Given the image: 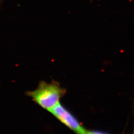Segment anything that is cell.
<instances>
[{"label":"cell","instance_id":"6da1fadb","mask_svg":"<svg viewBox=\"0 0 134 134\" xmlns=\"http://www.w3.org/2000/svg\"><path fill=\"white\" fill-rule=\"evenodd\" d=\"M66 93V90L57 81L48 83L41 81L35 90L29 91L26 94L40 107L50 112L60 103Z\"/></svg>","mask_w":134,"mask_h":134},{"label":"cell","instance_id":"7a4b0ae2","mask_svg":"<svg viewBox=\"0 0 134 134\" xmlns=\"http://www.w3.org/2000/svg\"><path fill=\"white\" fill-rule=\"evenodd\" d=\"M50 112L58 120L77 134H86L87 131L77 119L60 103L55 106Z\"/></svg>","mask_w":134,"mask_h":134},{"label":"cell","instance_id":"3957f363","mask_svg":"<svg viewBox=\"0 0 134 134\" xmlns=\"http://www.w3.org/2000/svg\"><path fill=\"white\" fill-rule=\"evenodd\" d=\"M86 134H107L99 131H87Z\"/></svg>","mask_w":134,"mask_h":134},{"label":"cell","instance_id":"277c9868","mask_svg":"<svg viewBox=\"0 0 134 134\" xmlns=\"http://www.w3.org/2000/svg\"><path fill=\"white\" fill-rule=\"evenodd\" d=\"M2 1H3V0H0V2H2Z\"/></svg>","mask_w":134,"mask_h":134}]
</instances>
